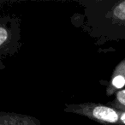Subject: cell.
Instances as JSON below:
<instances>
[{
    "mask_svg": "<svg viewBox=\"0 0 125 125\" xmlns=\"http://www.w3.org/2000/svg\"><path fill=\"white\" fill-rule=\"evenodd\" d=\"M93 114L98 119L109 123H116L118 119V116L114 110L105 106H97L94 108Z\"/></svg>",
    "mask_w": 125,
    "mask_h": 125,
    "instance_id": "1",
    "label": "cell"
},
{
    "mask_svg": "<svg viewBox=\"0 0 125 125\" xmlns=\"http://www.w3.org/2000/svg\"><path fill=\"white\" fill-rule=\"evenodd\" d=\"M114 16L118 19L125 20V1L116 5L114 10Z\"/></svg>",
    "mask_w": 125,
    "mask_h": 125,
    "instance_id": "2",
    "label": "cell"
},
{
    "mask_svg": "<svg viewBox=\"0 0 125 125\" xmlns=\"http://www.w3.org/2000/svg\"><path fill=\"white\" fill-rule=\"evenodd\" d=\"M112 84L116 88H122L125 85V78L122 75H117L112 80Z\"/></svg>",
    "mask_w": 125,
    "mask_h": 125,
    "instance_id": "3",
    "label": "cell"
},
{
    "mask_svg": "<svg viewBox=\"0 0 125 125\" xmlns=\"http://www.w3.org/2000/svg\"><path fill=\"white\" fill-rule=\"evenodd\" d=\"M7 36H8L7 31H6L4 28H0V44H1V45H3V44L4 43V41H5L6 39H7Z\"/></svg>",
    "mask_w": 125,
    "mask_h": 125,
    "instance_id": "4",
    "label": "cell"
},
{
    "mask_svg": "<svg viewBox=\"0 0 125 125\" xmlns=\"http://www.w3.org/2000/svg\"><path fill=\"white\" fill-rule=\"evenodd\" d=\"M117 99L119 100L120 103L125 105V90L120 91L117 94Z\"/></svg>",
    "mask_w": 125,
    "mask_h": 125,
    "instance_id": "5",
    "label": "cell"
},
{
    "mask_svg": "<svg viewBox=\"0 0 125 125\" xmlns=\"http://www.w3.org/2000/svg\"><path fill=\"white\" fill-rule=\"evenodd\" d=\"M121 120L123 122V123H125V113L121 116Z\"/></svg>",
    "mask_w": 125,
    "mask_h": 125,
    "instance_id": "6",
    "label": "cell"
}]
</instances>
